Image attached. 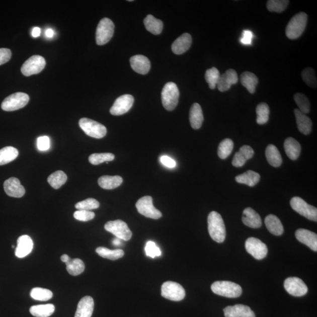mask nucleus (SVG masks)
<instances>
[{
	"mask_svg": "<svg viewBox=\"0 0 317 317\" xmlns=\"http://www.w3.org/2000/svg\"><path fill=\"white\" fill-rule=\"evenodd\" d=\"M208 231L211 239L218 243H223L226 236V231L223 218L216 211H211L207 218Z\"/></svg>",
	"mask_w": 317,
	"mask_h": 317,
	"instance_id": "1",
	"label": "nucleus"
},
{
	"mask_svg": "<svg viewBox=\"0 0 317 317\" xmlns=\"http://www.w3.org/2000/svg\"><path fill=\"white\" fill-rule=\"evenodd\" d=\"M308 16L304 12L299 13L289 21L285 29V34L290 40H295L301 36L305 29Z\"/></svg>",
	"mask_w": 317,
	"mask_h": 317,
	"instance_id": "2",
	"label": "nucleus"
},
{
	"mask_svg": "<svg viewBox=\"0 0 317 317\" xmlns=\"http://www.w3.org/2000/svg\"><path fill=\"white\" fill-rule=\"evenodd\" d=\"M211 289L214 294L227 298H237L243 292L241 285L228 281L214 282Z\"/></svg>",
	"mask_w": 317,
	"mask_h": 317,
	"instance_id": "3",
	"label": "nucleus"
},
{
	"mask_svg": "<svg viewBox=\"0 0 317 317\" xmlns=\"http://www.w3.org/2000/svg\"><path fill=\"white\" fill-rule=\"evenodd\" d=\"M179 98V91L178 86L174 83H168L165 85L162 92V102L167 110H174L177 106Z\"/></svg>",
	"mask_w": 317,
	"mask_h": 317,
	"instance_id": "4",
	"label": "nucleus"
},
{
	"mask_svg": "<svg viewBox=\"0 0 317 317\" xmlns=\"http://www.w3.org/2000/svg\"><path fill=\"white\" fill-rule=\"evenodd\" d=\"M80 128L88 136L96 139H101L107 135L106 127L97 121L90 119L84 118L79 121Z\"/></svg>",
	"mask_w": 317,
	"mask_h": 317,
	"instance_id": "5",
	"label": "nucleus"
},
{
	"mask_svg": "<svg viewBox=\"0 0 317 317\" xmlns=\"http://www.w3.org/2000/svg\"><path fill=\"white\" fill-rule=\"evenodd\" d=\"M290 204L292 209L295 210L296 212L309 220L317 221L316 208L310 205L301 197H292L290 201Z\"/></svg>",
	"mask_w": 317,
	"mask_h": 317,
	"instance_id": "6",
	"label": "nucleus"
},
{
	"mask_svg": "<svg viewBox=\"0 0 317 317\" xmlns=\"http://www.w3.org/2000/svg\"><path fill=\"white\" fill-rule=\"evenodd\" d=\"M114 23L108 18L100 21L96 31V42L99 45H105L111 40L114 33Z\"/></svg>",
	"mask_w": 317,
	"mask_h": 317,
	"instance_id": "7",
	"label": "nucleus"
},
{
	"mask_svg": "<svg viewBox=\"0 0 317 317\" xmlns=\"http://www.w3.org/2000/svg\"><path fill=\"white\" fill-rule=\"evenodd\" d=\"M29 100L30 97L27 94L23 93L13 94L3 101L2 108L3 110L7 112L19 110L26 106Z\"/></svg>",
	"mask_w": 317,
	"mask_h": 317,
	"instance_id": "8",
	"label": "nucleus"
},
{
	"mask_svg": "<svg viewBox=\"0 0 317 317\" xmlns=\"http://www.w3.org/2000/svg\"><path fill=\"white\" fill-rule=\"evenodd\" d=\"M161 294L169 300L180 301L184 299L186 292L181 284L174 281H167L162 285Z\"/></svg>",
	"mask_w": 317,
	"mask_h": 317,
	"instance_id": "9",
	"label": "nucleus"
},
{
	"mask_svg": "<svg viewBox=\"0 0 317 317\" xmlns=\"http://www.w3.org/2000/svg\"><path fill=\"white\" fill-rule=\"evenodd\" d=\"M105 229L122 241H128L132 237V232L128 225L121 220L107 222L105 225Z\"/></svg>",
	"mask_w": 317,
	"mask_h": 317,
	"instance_id": "10",
	"label": "nucleus"
},
{
	"mask_svg": "<svg viewBox=\"0 0 317 317\" xmlns=\"http://www.w3.org/2000/svg\"><path fill=\"white\" fill-rule=\"evenodd\" d=\"M136 207L138 212L146 217L157 220L162 216L161 211L154 207L153 199L150 196H144L140 198L137 201Z\"/></svg>",
	"mask_w": 317,
	"mask_h": 317,
	"instance_id": "11",
	"label": "nucleus"
},
{
	"mask_svg": "<svg viewBox=\"0 0 317 317\" xmlns=\"http://www.w3.org/2000/svg\"><path fill=\"white\" fill-rule=\"evenodd\" d=\"M46 65L45 60L40 55H33L21 66V71L24 75L29 76L40 73Z\"/></svg>",
	"mask_w": 317,
	"mask_h": 317,
	"instance_id": "12",
	"label": "nucleus"
},
{
	"mask_svg": "<svg viewBox=\"0 0 317 317\" xmlns=\"http://www.w3.org/2000/svg\"><path fill=\"white\" fill-rule=\"evenodd\" d=\"M246 251L257 260H262L267 256L268 248L266 244L255 237H250L245 243Z\"/></svg>",
	"mask_w": 317,
	"mask_h": 317,
	"instance_id": "13",
	"label": "nucleus"
},
{
	"mask_svg": "<svg viewBox=\"0 0 317 317\" xmlns=\"http://www.w3.org/2000/svg\"><path fill=\"white\" fill-rule=\"evenodd\" d=\"M284 286L288 294L295 297H302L308 292L304 282L298 277H288L285 280Z\"/></svg>",
	"mask_w": 317,
	"mask_h": 317,
	"instance_id": "14",
	"label": "nucleus"
},
{
	"mask_svg": "<svg viewBox=\"0 0 317 317\" xmlns=\"http://www.w3.org/2000/svg\"><path fill=\"white\" fill-rule=\"evenodd\" d=\"M134 98L130 95H123L116 99L110 109L112 115L119 116L126 114L132 107Z\"/></svg>",
	"mask_w": 317,
	"mask_h": 317,
	"instance_id": "15",
	"label": "nucleus"
},
{
	"mask_svg": "<svg viewBox=\"0 0 317 317\" xmlns=\"http://www.w3.org/2000/svg\"><path fill=\"white\" fill-rule=\"evenodd\" d=\"M4 189L7 195L13 197H23L26 193V190L21 183L19 179L16 178H10L4 183Z\"/></svg>",
	"mask_w": 317,
	"mask_h": 317,
	"instance_id": "16",
	"label": "nucleus"
},
{
	"mask_svg": "<svg viewBox=\"0 0 317 317\" xmlns=\"http://www.w3.org/2000/svg\"><path fill=\"white\" fill-rule=\"evenodd\" d=\"M238 81V75L235 70L229 69L220 76L216 87L220 92H225L230 89L232 85L237 84Z\"/></svg>",
	"mask_w": 317,
	"mask_h": 317,
	"instance_id": "17",
	"label": "nucleus"
},
{
	"mask_svg": "<svg viewBox=\"0 0 317 317\" xmlns=\"http://www.w3.org/2000/svg\"><path fill=\"white\" fill-rule=\"evenodd\" d=\"M295 237L299 242L308 246L313 251H317V235L315 232L299 228L295 231Z\"/></svg>",
	"mask_w": 317,
	"mask_h": 317,
	"instance_id": "18",
	"label": "nucleus"
},
{
	"mask_svg": "<svg viewBox=\"0 0 317 317\" xmlns=\"http://www.w3.org/2000/svg\"><path fill=\"white\" fill-rule=\"evenodd\" d=\"M223 311L225 317H256L249 306L243 304L228 306Z\"/></svg>",
	"mask_w": 317,
	"mask_h": 317,
	"instance_id": "19",
	"label": "nucleus"
},
{
	"mask_svg": "<svg viewBox=\"0 0 317 317\" xmlns=\"http://www.w3.org/2000/svg\"><path fill=\"white\" fill-rule=\"evenodd\" d=\"M130 65L137 73L145 75L150 69V62L146 56L142 55L133 56L130 59Z\"/></svg>",
	"mask_w": 317,
	"mask_h": 317,
	"instance_id": "20",
	"label": "nucleus"
},
{
	"mask_svg": "<svg viewBox=\"0 0 317 317\" xmlns=\"http://www.w3.org/2000/svg\"><path fill=\"white\" fill-rule=\"evenodd\" d=\"M33 246V242L30 236L27 235L20 236L17 241L16 256L18 258H24L32 252Z\"/></svg>",
	"mask_w": 317,
	"mask_h": 317,
	"instance_id": "21",
	"label": "nucleus"
},
{
	"mask_svg": "<svg viewBox=\"0 0 317 317\" xmlns=\"http://www.w3.org/2000/svg\"><path fill=\"white\" fill-rule=\"evenodd\" d=\"M94 308V301L90 296H86L77 306L75 317H91Z\"/></svg>",
	"mask_w": 317,
	"mask_h": 317,
	"instance_id": "22",
	"label": "nucleus"
},
{
	"mask_svg": "<svg viewBox=\"0 0 317 317\" xmlns=\"http://www.w3.org/2000/svg\"><path fill=\"white\" fill-rule=\"evenodd\" d=\"M192 38L188 33L181 35L174 41L172 45V50L176 55H181L191 47Z\"/></svg>",
	"mask_w": 317,
	"mask_h": 317,
	"instance_id": "23",
	"label": "nucleus"
},
{
	"mask_svg": "<svg viewBox=\"0 0 317 317\" xmlns=\"http://www.w3.org/2000/svg\"><path fill=\"white\" fill-rule=\"evenodd\" d=\"M242 221L247 226L258 228L262 226V221L260 215L252 208H246L243 211Z\"/></svg>",
	"mask_w": 317,
	"mask_h": 317,
	"instance_id": "24",
	"label": "nucleus"
},
{
	"mask_svg": "<svg viewBox=\"0 0 317 317\" xmlns=\"http://www.w3.org/2000/svg\"><path fill=\"white\" fill-rule=\"evenodd\" d=\"M294 114L299 131L304 135H308L312 130V123L311 119L306 114H303L298 109H294Z\"/></svg>",
	"mask_w": 317,
	"mask_h": 317,
	"instance_id": "25",
	"label": "nucleus"
},
{
	"mask_svg": "<svg viewBox=\"0 0 317 317\" xmlns=\"http://www.w3.org/2000/svg\"><path fill=\"white\" fill-rule=\"evenodd\" d=\"M189 120L193 129H199L202 127L204 117L202 108L199 104H193L190 108Z\"/></svg>",
	"mask_w": 317,
	"mask_h": 317,
	"instance_id": "26",
	"label": "nucleus"
},
{
	"mask_svg": "<svg viewBox=\"0 0 317 317\" xmlns=\"http://www.w3.org/2000/svg\"><path fill=\"white\" fill-rule=\"evenodd\" d=\"M284 150L288 157L291 160H297L301 151L300 144L297 140L292 137H288L285 139L284 144Z\"/></svg>",
	"mask_w": 317,
	"mask_h": 317,
	"instance_id": "27",
	"label": "nucleus"
},
{
	"mask_svg": "<svg viewBox=\"0 0 317 317\" xmlns=\"http://www.w3.org/2000/svg\"><path fill=\"white\" fill-rule=\"evenodd\" d=\"M265 224L268 230L275 235H281L283 234L284 228L279 218L273 214L267 216L265 220Z\"/></svg>",
	"mask_w": 317,
	"mask_h": 317,
	"instance_id": "28",
	"label": "nucleus"
},
{
	"mask_svg": "<svg viewBox=\"0 0 317 317\" xmlns=\"http://www.w3.org/2000/svg\"><path fill=\"white\" fill-rule=\"evenodd\" d=\"M98 184L104 189L111 190L118 188L123 182V179L119 176H103L98 179Z\"/></svg>",
	"mask_w": 317,
	"mask_h": 317,
	"instance_id": "29",
	"label": "nucleus"
},
{
	"mask_svg": "<svg viewBox=\"0 0 317 317\" xmlns=\"http://www.w3.org/2000/svg\"><path fill=\"white\" fill-rule=\"evenodd\" d=\"M266 156L269 164L275 168L280 167L283 162L279 150L274 144H269L267 147Z\"/></svg>",
	"mask_w": 317,
	"mask_h": 317,
	"instance_id": "30",
	"label": "nucleus"
},
{
	"mask_svg": "<svg viewBox=\"0 0 317 317\" xmlns=\"http://www.w3.org/2000/svg\"><path fill=\"white\" fill-rule=\"evenodd\" d=\"M235 181L241 184H245L250 187L255 186L260 179V175L253 171H248L242 175L236 176Z\"/></svg>",
	"mask_w": 317,
	"mask_h": 317,
	"instance_id": "31",
	"label": "nucleus"
},
{
	"mask_svg": "<svg viewBox=\"0 0 317 317\" xmlns=\"http://www.w3.org/2000/svg\"><path fill=\"white\" fill-rule=\"evenodd\" d=\"M241 83L243 87H245L250 94L255 93L256 88L258 84V77L252 72H243L241 76Z\"/></svg>",
	"mask_w": 317,
	"mask_h": 317,
	"instance_id": "32",
	"label": "nucleus"
},
{
	"mask_svg": "<svg viewBox=\"0 0 317 317\" xmlns=\"http://www.w3.org/2000/svg\"><path fill=\"white\" fill-rule=\"evenodd\" d=\"M144 24L146 29L154 35L160 34L163 30L164 24L162 21L151 15L147 16L144 20Z\"/></svg>",
	"mask_w": 317,
	"mask_h": 317,
	"instance_id": "33",
	"label": "nucleus"
},
{
	"mask_svg": "<svg viewBox=\"0 0 317 317\" xmlns=\"http://www.w3.org/2000/svg\"><path fill=\"white\" fill-rule=\"evenodd\" d=\"M55 311V306L52 304L32 306L30 312L35 317H48Z\"/></svg>",
	"mask_w": 317,
	"mask_h": 317,
	"instance_id": "34",
	"label": "nucleus"
},
{
	"mask_svg": "<svg viewBox=\"0 0 317 317\" xmlns=\"http://www.w3.org/2000/svg\"><path fill=\"white\" fill-rule=\"evenodd\" d=\"M19 156V151L12 146H7L0 149V166L9 164Z\"/></svg>",
	"mask_w": 317,
	"mask_h": 317,
	"instance_id": "35",
	"label": "nucleus"
},
{
	"mask_svg": "<svg viewBox=\"0 0 317 317\" xmlns=\"http://www.w3.org/2000/svg\"><path fill=\"white\" fill-rule=\"evenodd\" d=\"M65 264L67 271L73 276L82 274L85 270V264L83 261L79 259H70Z\"/></svg>",
	"mask_w": 317,
	"mask_h": 317,
	"instance_id": "36",
	"label": "nucleus"
},
{
	"mask_svg": "<svg viewBox=\"0 0 317 317\" xmlns=\"http://www.w3.org/2000/svg\"><path fill=\"white\" fill-rule=\"evenodd\" d=\"M67 181V176L61 171H56L48 178V182L53 188L58 189L64 185Z\"/></svg>",
	"mask_w": 317,
	"mask_h": 317,
	"instance_id": "37",
	"label": "nucleus"
},
{
	"mask_svg": "<svg viewBox=\"0 0 317 317\" xmlns=\"http://www.w3.org/2000/svg\"><path fill=\"white\" fill-rule=\"evenodd\" d=\"M96 252L103 258L116 260L122 258L124 256V252L121 249L111 250L107 248L100 247L96 249Z\"/></svg>",
	"mask_w": 317,
	"mask_h": 317,
	"instance_id": "38",
	"label": "nucleus"
},
{
	"mask_svg": "<svg viewBox=\"0 0 317 317\" xmlns=\"http://www.w3.org/2000/svg\"><path fill=\"white\" fill-rule=\"evenodd\" d=\"M257 123L259 125H264L269 119L270 109L266 103H261L256 108Z\"/></svg>",
	"mask_w": 317,
	"mask_h": 317,
	"instance_id": "39",
	"label": "nucleus"
},
{
	"mask_svg": "<svg viewBox=\"0 0 317 317\" xmlns=\"http://www.w3.org/2000/svg\"><path fill=\"white\" fill-rule=\"evenodd\" d=\"M30 295L32 298L41 301L49 300L53 297L51 291L48 290V289L40 287L32 289Z\"/></svg>",
	"mask_w": 317,
	"mask_h": 317,
	"instance_id": "40",
	"label": "nucleus"
},
{
	"mask_svg": "<svg viewBox=\"0 0 317 317\" xmlns=\"http://www.w3.org/2000/svg\"><path fill=\"white\" fill-rule=\"evenodd\" d=\"M234 147V143L230 139L222 140L218 147V156L221 160H225L232 152Z\"/></svg>",
	"mask_w": 317,
	"mask_h": 317,
	"instance_id": "41",
	"label": "nucleus"
},
{
	"mask_svg": "<svg viewBox=\"0 0 317 317\" xmlns=\"http://www.w3.org/2000/svg\"><path fill=\"white\" fill-rule=\"evenodd\" d=\"M220 76L219 70L215 67L206 70L205 79L211 90L216 88L218 80Z\"/></svg>",
	"mask_w": 317,
	"mask_h": 317,
	"instance_id": "42",
	"label": "nucleus"
},
{
	"mask_svg": "<svg viewBox=\"0 0 317 317\" xmlns=\"http://www.w3.org/2000/svg\"><path fill=\"white\" fill-rule=\"evenodd\" d=\"M294 98L296 104L299 108V110L303 114H308L310 111V102L307 97L303 94L297 93L295 94Z\"/></svg>",
	"mask_w": 317,
	"mask_h": 317,
	"instance_id": "43",
	"label": "nucleus"
},
{
	"mask_svg": "<svg viewBox=\"0 0 317 317\" xmlns=\"http://www.w3.org/2000/svg\"><path fill=\"white\" fill-rule=\"evenodd\" d=\"M289 3L287 0H269L267 3V8L271 12L282 13L286 9Z\"/></svg>",
	"mask_w": 317,
	"mask_h": 317,
	"instance_id": "44",
	"label": "nucleus"
},
{
	"mask_svg": "<svg viewBox=\"0 0 317 317\" xmlns=\"http://www.w3.org/2000/svg\"><path fill=\"white\" fill-rule=\"evenodd\" d=\"M115 155L111 153H94L90 155L89 161L91 164L98 165L105 162L114 160Z\"/></svg>",
	"mask_w": 317,
	"mask_h": 317,
	"instance_id": "45",
	"label": "nucleus"
},
{
	"mask_svg": "<svg viewBox=\"0 0 317 317\" xmlns=\"http://www.w3.org/2000/svg\"><path fill=\"white\" fill-rule=\"evenodd\" d=\"M301 75L304 83L311 88H316L317 81L314 69L312 68H306L302 70Z\"/></svg>",
	"mask_w": 317,
	"mask_h": 317,
	"instance_id": "46",
	"label": "nucleus"
},
{
	"mask_svg": "<svg viewBox=\"0 0 317 317\" xmlns=\"http://www.w3.org/2000/svg\"><path fill=\"white\" fill-rule=\"evenodd\" d=\"M100 205V203L97 200L89 198L76 203L75 208L77 210L90 211L98 209Z\"/></svg>",
	"mask_w": 317,
	"mask_h": 317,
	"instance_id": "47",
	"label": "nucleus"
},
{
	"mask_svg": "<svg viewBox=\"0 0 317 317\" xmlns=\"http://www.w3.org/2000/svg\"><path fill=\"white\" fill-rule=\"evenodd\" d=\"M144 250H145L146 256L152 259H154V257L157 256H161V252L160 248H158L153 242H148L146 243Z\"/></svg>",
	"mask_w": 317,
	"mask_h": 317,
	"instance_id": "48",
	"label": "nucleus"
},
{
	"mask_svg": "<svg viewBox=\"0 0 317 317\" xmlns=\"http://www.w3.org/2000/svg\"><path fill=\"white\" fill-rule=\"evenodd\" d=\"M73 217L79 221H88L93 219L95 213L91 211L77 210L73 213Z\"/></svg>",
	"mask_w": 317,
	"mask_h": 317,
	"instance_id": "49",
	"label": "nucleus"
},
{
	"mask_svg": "<svg viewBox=\"0 0 317 317\" xmlns=\"http://www.w3.org/2000/svg\"><path fill=\"white\" fill-rule=\"evenodd\" d=\"M38 149L41 151L47 150L50 147V139L47 136L38 137L37 140Z\"/></svg>",
	"mask_w": 317,
	"mask_h": 317,
	"instance_id": "50",
	"label": "nucleus"
},
{
	"mask_svg": "<svg viewBox=\"0 0 317 317\" xmlns=\"http://www.w3.org/2000/svg\"><path fill=\"white\" fill-rule=\"evenodd\" d=\"M12 51L8 48H0V65L5 64L12 58Z\"/></svg>",
	"mask_w": 317,
	"mask_h": 317,
	"instance_id": "51",
	"label": "nucleus"
},
{
	"mask_svg": "<svg viewBox=\"0 0 317 317\" xmlns=\"http://www.w3.org/2000/svg\"><path fill=\"white\" fill-rule=\"evenodd\" d=\"M247 160L243 155L238 151L235 153L233 160L232 161V165L236 168H241L246 164Z\"/></svg>",
	"mask_w": 317,
	"mask_h": 317,
	"instance_id": "52",
	"label": "nucleus"
},
{
	"mask_svg": "<svg viewBox=\"0 0 317 317\" xmlns=\"http://www.w3.org/2000/svg\"><path fill=\"white\" fill-rule=\"evenodd\" d=\"M239 151L245 157L247 161L252 158L254 154H255V151H254L252 147L248 145L243 146Z\"/></svg>",
	"mask_w": 317,
	"mask_h": 317,
	"instance_id": "53",
	"label": "nucleus"
},
{
	"mask_svg": "<svg viewBox=\"0 0 317 317\" xmlns=\"http://www.w3.org/2000/svg\"><path fill=\"white\" fill-rule=\"evenodd\" d=\"M253 34L251 31L245 30L243 32L241 38V43L244 45H250L252 44Z\"/></svg>",
	"mask_w": 317,
	"mask_h": 317,
	"instance_id": "54",
	"label": "nucleus"
},
{
	"mask_svg": "<svg viewBox=\"0 0 317 317\" xmlns=\"http://www.w3.org/2000/svg\"><path fill=\"white\" fill-rule=\"evenodd\" d=\"M160 161L162 164L169 168H174L176 166V162L168 156H162Z\"/></svg>",
	"mask_w": 317,
	"mask_h": 317,
	"instance_id": "55",
	"label": "nucleus"
},
{
	"mask_svg": "<svg viewBox=\"0 0 317 317\" xmlns=\"http://www.w3.org/2000/svg\"><path fill=\"white\" fill-rule=\"evenodd\" d=\"M41 34V29L39 27H34L32 31V36L35 38L38 37Z\"/></svg>",
	"mask_w": 317,
	"mask_h": 317,
	"instance_id": "56",
	"label": "nucleus"
},
{
	"mask_svg": "<svg viewBox=\"0 0 317 317\" xmlns=\"http://www.w3.org/2000/svg\"><path fill=\"white\" fill-rule=\"evenodd\" d=\"M54 32L51 28H48L45 31V36L47 38H50L54 37Z\"/></svg>",
	"mask_w": 317,
	"mask_h": 317,
	"instance_id": "57",
	"label": "nucleus"
},
{
	"mask_svg": "<svg viewBox=\"0 0 317 317\" xmlns=\"http://www.w3.org/2000/svg\"><path fill=\"white\" fill-rule=\"evenodd\" d=\"M122 240L119 239L117 237L114 239L112 241V244L115 246H120L122 244Z\"/></svg>",
	"mask_w": 317,
	"mask_h": 317,
	"instance_id": "58",
	"label": "nucleus"
},
{
	"mask_svg": "<svg viewBox=\"0 0 317 317\" xmlns=\"http://www.w3.org/2000/svg\"><path fill=\"white\" fill-rule=\"evenodd\" d=\"M70 259V257L67 255H63L61 257V260L62 262L66 263L68 262Z\"/></svg>",
	"mask_w": 317,
	"mask_h": 317,
	"instance_id": "59",
	"label": "nucleus"
}]
</instances>
